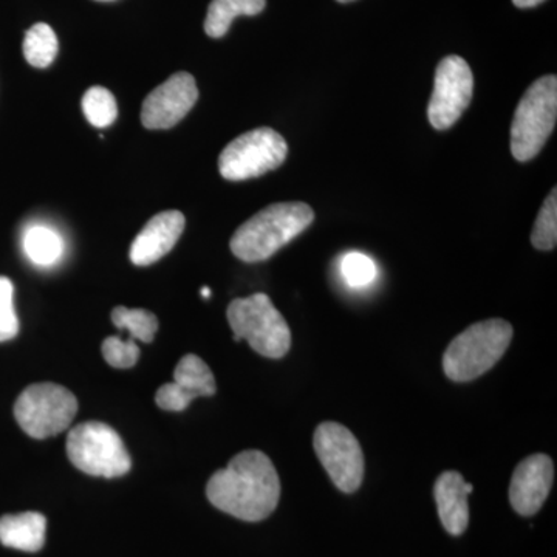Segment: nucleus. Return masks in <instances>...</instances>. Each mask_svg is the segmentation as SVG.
Here are the masks:
<instances>
[{"label": "nucleus", "instance_id": "423d86ee", "mask_svg": "<svg viewBox=\"0 0 557 557\" xmlns=\"http://www.w3.org/2000/svg\"><path fill=\"white\" fill-rule=\"evenodd\" d=\"M67 456L79 471L94 478H121L132 467L123 438L101 421H86L69 432Z\"/></svg>", "mask_w": 557, "mask_h": 557}, {"label": "nucleus", "instance_id": "6ab92c4d", "mask_svg": "<svg viewBox=\"0 0 557 557\" xmlns=\"http://www.w3.org/2000/svg\"><path fill=\"white\" fill-rule=\"evenodd\" d=\"M60 42L50 25L39 22L25 33L24 57L36 69H47L57 60Z\"/></svg>", "mask_w": 557, "mask_h": 557}, {"label": "nucleus", "instance_id": "0eeeda50", "mask_svg": "<svg viewBox=\"0 0 557 557\" xmlns=\"http://www.w3.org/2000/svg\"><path fill=\"white\" fill-rule=\"evenodd\" d=\"M78 413V399L54 383L32 384L14 405V417L25 434L44 440L60 435Z\"/></svg>", "mask_w": 557, "mask_h": 557}, {"label": "nucleus", "instance_id": "f03ea898", "mask_svg": "<svg viewBox=\"0 0 557 557\" xmlns=\"http://www.w3.org/2000/svg\"><path fill=\"white\" fill-rule=\"evenodd\" d=\"M313 220V209L302 201L270 205L234 233L231 251L244 262H262L296 239Z\"/></svg>", "mask_w": 557, "mask_h": 557}, {"label": "nucleus", "instance_id": "bb28decb", "mask_svg": "<svg viewBox=\"0 0 557 557\" xmlns=\"http://www.w3.org/2000/svg\"><path fill=\"white\" fill-rule=\"evenodd\" d=\"M211 296V289L208 287L201 288V298L208 299Z\"/></svg>", "mask_w": 557, "mask_h": 557}, {"label": "nucleus", "instance_id": "4be33fe9", "mask_svg": "<svg viewBox=\"0 0 557 557\" xmlns=\"http://www.w3.org/2000/svg\"><path fill=\"white\" fill-rule=\"evenodd\" d=\"M531 244L534 248L542 251H552L557 244V189L549 193L541 212H539L536 223H534L533 233H531Z\"/></svg>", "mask_w": 557, "mask_h": 557}, {"label": "nucleus", "instance_id": "ddd939ff", "mask_svg": "<svg viewBox=\"0 0 557 557\" xmlns=\"http://www.w3.org/2000/svg\"><path fill=\"white\" fill-rule=\"evenodd\" d=\"M555 480L552 458L534 454L520 461L509 486V502L520 516H534L547 500Z\"/></svg>", "mask_w": 557, "mask_h": 557}, {"label": "nucleus", "instance_id": "f3484780", "mask_svg": "<svg viewBox=\"0 0 557 557\" xmlns=\"http://www.w3.org/2000/svg\"><path fill=\"white\" fill-rule=\"evenodd\" d=\"M267 0H212L209 3L205 32L209 38H223L239 16H256L265 10Z\"/></svg>", "mask_w": 557, "mask_h": 557}, {"label": "nucleus", "instance_id": "4468645a", "mask_svg": "<svg viewBox=\"0 0 557 557\" xmlns=\"http://www.w3.org/2000/svg\"><path fill=\"white\" fill-rule=\"evenodd\" d=\"M185 215L180 211H163L153 215L132 244V263L148 267L159 262L175 247L185 231Z\"/></svg>", "mask_w": 557, "mask_h": 557}, {"label": "nucleus", "instance_id": "393cba45", "mask_svg": "<svg viewBox=\"0 0 557 557\" xmlns=\"http://www.w3.org/2000/svg\"><path fill=\"white\" fill-rule=\"evenodd\" d=\"M102 355L106 361L115 369H131L138 362L139 347L135 339H121L120 336H110L102 343Z\"/></svg>", "mask_w": 557, "mask_h": 557}, {"label": "nucleus", "instance_id": "b1692460", "mask_svg": "<svg viewBox=\"0 0 557 557\" xmlns=\"http://www.w3.org/2000/svg\"><path fill=\"white\" fill-rule=\"evenodd\" d=\"M20 319L14 310V285L9 277L0 276V343L16 338Z\"/></svg>", "mask_w": 557, "mask_h": 557}, {"label": "nucleus", "instance_id": "a211bd4d", "mask_svg": "<svg viewBox=\"0 0 557 557\" xmlns=\"http://www.w3.org/2000/svg\"><path fill=\"white\" fill-rule=\"evenodd\" d=\"M24 251L38 267H51L64 256V240L49 226L35 225L24 236Z\"/></svg>", "mask_w": 557, "mask_h": 557}, {"label": "nucleus", "instance_id": "a878e982", "mask_svg": "<svg viewBox=\"0 0 557 557\" xmlns=\"http://www.w3.org/2000/svg\"><path fill=\"white\" fill-rule=\"evenodd\" d=\"M545 0H512L518 9H533V7L541 5Z\"/></svg>", "mask_w": 557, "mask_h": 557}, {"label": "nucleus", "instance_id": "f257e3e1", "mask_svg": "<svg viewBox=\"0 0 557 557\" xmlns=\"http://www.w3.org/2000/svg\"><path fill=\"white\" fill-rule=\"evenodd\" d=\"M207 496L220 511L245 522H259L276 509L281 480L269 456L244 450L209 479Z\"/></svg>", "mask_w": 557, "mask_h": 557}, {"label": "nucleus", "instance_id": "dca6fc26", "mask_svg": "<svg viewBox=\"0 0 557 557\" xmlns=\"http://www.w3.org/2000/svg\"><path fill=\"white\" fill-rule=\"evenodd\" d=\"M47 519L39 512H21L0 518V544L3 547L36 553L46 544Z\"/></svg>", "mask_w": 557, "mask_h": 557}, {"label": "nucleus", "instance_id": "5701e85b", "mask_svg": "<svg viewBox=\"0 0 557 557\" xmlns=\"http://www.w3.org/2000/svg\"><path fill=\"white\" fill-rule=\"evenodd\" d=\"M341 274L350 288H366L379 277V269L369 256L362 252H348L341 260Z\"/></svg>", "mask_w": 557, "mask_h": 557}, {"label": "nucleus", "instance_id": "cd10ccee", "mask_svg": "<svg viewBox=\"0 0 557 557\" xmlns=\"http://www.w3.org/2000/svg\"><path fill=\"white\" fill-rule=\"evenodd\" d=\"M338 2H341V3H348V2H354V0H338Z\"/></svg>", "mask_w": 557, "mask_h": 557}, {"label": "nucleus", "instance_id": "9d476101", "mask_svg": "<svg viewBox=\"0 0 557 557\" xmlns=\"http://www.w3.org/2000/svg\"><path fill=\"white\" fill-rule=\"evenodd\" d=\"M474 76L463 58L446 57L435 72L434 91L429 102L428 116L432 127L446 131L463 115L472 100Z\"/></svg>", "mask_w": 557, "mask_h": 557}, {"label": "nucleus", "instance_id": "20e7f679", "mask_svg": "<svg viewBox=\"0 0 557 557\" xmlns=\"http://www.w3.org/2000/svg\"><path fill=\"white\" fill-rule=\"evenodd\" d=\"M226 317L234 341H247L252 350L267 358L278 359L288 354L292 332L287 321L263 293L233 300Z\"/></svg>", "mask_w": 557, "mask_h": 557}, {"label": "nucleus", "instance_id": "f8f14e48", "mask_svg": "<svg viewBox=\"0 0 557 557\" xmlns=\"http://www.w3.org/2000/svg\"><path fill=\"white\" fill-rule=\"evenodd\" d=\"M218 391L211 369L197 355L180 359L174 370V381L163 384L156 395L157 405L170 412H182L194 399L212 397Z\"/></svg>", "mask_w": 557, "mask_h": 557}, {"label": "nucleus", "instance_id": "aec40b11", "mask_svg": "<svg viewBox=\"0 0 557 557\" xmlns=\"http://www.w3.org/2000/svg\"><path fill=\"white\" fill-rule=\"evenodd\" d=\"M112 322L120 330H127L131 338L141 343H152L159 330V319L145 309L116 307L112 311Z\"/></svg>", "mask_w": 557, "mask_h": 557}, {"label": "nucleus", "instance_id": "412c9836", "mask_svg": "<svg viewBox=\"0 0 557 557\" xmlns=\"http://www.w3.org/2000/svg\"><path fill=\"white\" fill-rule=\"evenodd\" d=\"M83 112L95 127H109L119 116V106L112 91L101 86L90 87L83 97Z\"/></svg>", "mask_w": 557, "mask_h": 557}, {"label": "nucleus", "instance_id": "6e6552de", "mask_svg": "<svg viewBox=\"0 0 557 557\" xmlns=\"http://www.w3.org/2000/svg\"><path fill=\"white\" fill-rule=\"evenodd\" d=\"M284 137L270 127H259L233 139L219 157V171L230 182L260 177L277 170L287 159Z\"/></svg>", "mask_w": 557, "mask_h": 557}, {"label": "nucleus", "instance_id": "39448f33", "mask_svg": "<svg viewBox=\"0 0 557 557\" xmlns=\"http://www.w3.org/2000/svg\"><path fill=\"white\" fill-rule=\"evenodd\" d=\"M557 78L544 76L520 100L511 126V153L516 160H533L556 126Z\"/></svg>", "mask_w": 557, "mask_h": 557}, {"label": "nucleus", "instance_id": "1a4fd4ad", "mask_svg": "<svg viewBox=\"0 0 557 557\" xmlns=\"http://www.w3.org/2000/svg\"><path fill=\"white\" fill-rule=\"evenodd\" d=\"M314 450L343 493H355L364 478V456L357 437L343 424L325 421L314 431Z\"/></svg>", "mask_w": 557, "mask_h": 557}, {"label": "nucleus", "instance_id": "2eb2a0df", "mask_svg": "<svg viewBox=\"0 0 557 557\" xmlns=\"http://www.w3.org/2000/svg\"><path fill=\"white\" fill-rule=\"evenodd\" d=\"M474 491L457 471H446L437 479L434 487L438 518L453 536H460L469 523L468 496Z\"/></svg>", "mask_w": 557, "mask_h": 557}, {"label": "nucleus", "instance_id": "9b49d317", "mask_svg": "<svg viewBox=\"0 0 557 557\" xmlns=\"http://www.w3.org/2000/svg\"><path fill=\"white\" fill-rule=\"evenodd\" d=\"M197 100L199 89L194 76L186 72L174 73L143 102V126L152 131L171 129L188 115Z\"/></svg>", "mask_w": 557, "mask_h": 557}, {"label": "nucleus", "instance_id": "7ed1b4c3", "mask_svg": "<svg viewBox=\"0 0 557 557\" xmlns=\"http://www.w3.org/2000/svg\"><path fill=\"white\" fill-rule=\"evenodd\" d=\"M512 327L504 319L475 322L446 348L443 369L456 383L482 376L497 364L511 344Z\"/></svg>", "mask_w": 557, "mask_h": 557}, {"label": "nucleus", "instance_id": "c85d7f7f", "mask_svg": "<svg viewBox=\"0 0 557 557\" xmlns=\"http://www.w3.org/2000/svg\"><path fill=\"white\" fill-rule=\"evenodd\" d=\"M98 2H112V0H98Z\"/></svg>", "mask_w": 557, "mask_h": 557}]
</instances>
